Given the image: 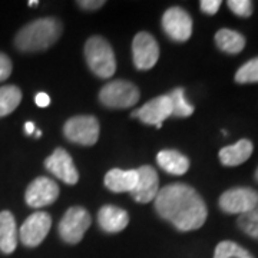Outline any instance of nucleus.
<instances>
[{
	"instance_id": "obj_10",
	"label": "nucleus",
	"mask_w": 258,
	"mask_h": 258,
	"mask_svg": "<svg viewBox=\"0 0 258 258\" xmlns=\"http://www.w3.org/2000/svg\"><path fill=\"white\" fill-rule=\"evenodd\" d=\"M134 64L139 71H148L157 64L159 59V46L155 37L148 32H139L132 42Z\"/></svg>"
},
{
	"instance_id": "obj_8",
	"label": "nucleus",
	"mask_w": 258,
	"mask_h": 258,
	"mask_svg": "<svg viewBox=\"0 0 258 258\" xmlns=\"http://www.w3.org/2000/svg\"><path fill=\"white\" fill-rule=\"evenodd\" d=\"M52 227V218L47 212L37 211L29 215L19 230V238L26 247H37L46 238Z\"/></svg>"
},
{
	"instance_id": "obj_3",
	"label": "nucleus",
	"mask_w": 258,
	"mask_h": 258,
	"mask_svg": "<svg viewBox=\"0 0 258 258\" xmlns=\"http://www.w3.org/2000/svg\"><path fill=\"white\" fill-rule=\"evenodd\" d=\"M85 57L88 66L96 76L108 79L115 75L116 59L113 49L106 39L101 36L89 37L85 45Z\"/></svg>"
},
{
	"instance_id": "obj_14",
	"label": "nucleus",
	"mask_w": 258,
	"mask_h": 258,
	"mask_svg": "<svg viewBox=\"0 0 258 258\" xmlns=\"http://www.w3.org/2000/svg\"><path fill=\"white\" fill-rule=\"evenodd\" d=\"M138 171V181L135 188L131 191L132 198L139 204H148L155 201L159 192V178L157 171L149 165L137 168Z\"/></svg>"
},
{
	"instance_id": "obj_17",
	"label": "nucleus",
	"mask_w": 258,
	"mask_h": 258,
	"mask_svg": "<svg viewBox=\"0 0 258 258\" xmlns=\"http://www.w3.org/2000/svg\"><path fill=\"white\" fill-rule=\"evenodd\" d=\"M254 145L249 139H240L234 145L221 148L218 157L222 165L225 166H238L248 161L249 157L252 155Z\"/></svg>"
},
{
	"instance_id": "obj_33",
	"label": "nucleus",
	"mask_w": 258,
	"mask_h": 258,
	"mask_svg": "<svg viewBox=\"0 0 258 258\" xmlns=\"http://www.w3.org/2000/svg\"><path fill=\"white\" fill-rule=\"evenodd\" d=\"M254 178H255V181L258 182V166H257V169H255V172H254Z\"/></svg>"
},
{
	"instance_id": "obj_11",
	"label": "nucleus",
	"mask_w": 258,
	"mask_h": 258,
	"mask_svg": "<svg viewBox=\"0 0 258 258\" xmlns=\"http://www.w3.org/2000/svg\"><path fill=\"white\" fill-rule=\"evenodd\" d=\"M131 116L138 118L147 125H155L157 128H161L164 120L172 116V102L169 95H161L152 101H148L144 106L132 112Z\"/></svg>"
},
{
	"instance_id": "obj_25",
	"label": "nucleus",
	"mask_w": 258,
	"mask_h": 258,
	"mask_svg": "<svg viewBox=\"0 0 258 258\" xmlns=\"http://www.w3.org/2000/svg\"><path fill=\"white\" fill-rule=\"evenodd\" d=\"M235 82L245 85V83H258V56L249 59L248 62L241 66L234 76Z\"/></svg>"
},
{
	"instance_id": "obj_31",
	"label": "nucleus",
	"mask_w": 258,
	"mask_h": 258,
	"mask_svg": "<svg viewBox=\"0 0 258 258\" xmlns=\"http://www.w3.org/2000/svg\"><path fill=\"white\" fill-rule=\"evenodd\" d=\"M25 132H26L28 135H32V134L35 132V123H33V122H26V123H25Z\"/></svg>"
},
{
	"instance_id": "obj_9",
	"label": "nucleus",
	"mask_w": 258,
	"mask_h": 258,
	"mask_svg": "<svg viewBox=\"0 0 258 258\" xmlns=\"http://www.w3.org/2000/svg\"><path fill=\"white\" fill-rule=\"evenodd\" d=\"M162 29L174 42H186L192 35V18L182 8H169L162 16Z\"/></svg>"
},
{
	"instance_id": "obj_7",
	"label": "nucleus",
	"mask_w": 258,
	"mask_h": 258,
	"mask_svg": "<svg viewBox=\"0 0 258 258\" xmlns=\"http://www.w3.org/2000/svg\"><path fill=\"white\" fill-rule=\"evenodd\" d=\"M218 205L225 214H238L254 210L258 205V191L249 186H235L221 194Z\"/></svg>"
},
{
	"instance_id": "obj_1",
	"label": "nucleus",
	"mask_w": 258,
	"mask_h": 258,
	"mask_svg": "<svg viewBox=\"0 0 258 258\" xmlns=\"http://www.w3.org/2000/svg\"><path fill=\"white\" fill-rule=\"evenodd\" d=\"M154 203L159 217L184 232L201 228L208 217V208L203 197L192 186L181 182L159 189Z\"/></svg>"
},
{
	"instance_id": "obj_23",
	"label": "nucleus",
	"mask_w": 258,
	"mask_h": 258,
	"mask_svg": "<svg viewBox=\"0 0 258 258\" xmlns=\"http://www.w3.org/2000/svg\"><path fill=\"white\" fill-rule=\"evenodd\" d=\"M214 258H254L248 249L234 241H221L214 251Z\"/></svg>"
},
{
	"instance_id": "obj_16",
	"label": "nucleus",
	"mask_w": 258,
	"mask_h": 258,
	"mask_svg": "<svg viewBox=\"0 0 258 258\" xmlns=\"http://www.w3.org/2000/svg\"><path fill=\"white\" fill-rule=\"evenodd\" d=\"M138 181L137 169H119L113 168L105 175V186L112 192H131Z\"/></svg>"
},
{
	"instance_id": "obj_26",
	"label": "nucleus",
	"mask_w": 258,
	"mask_h": 258,
	"mask_svg": "<svg viewBox=\"0 0 258 258\" xmlns=\"http://www.w3.org/2000/svg\"><path fill=\"white\" fill-rule=\"evenodd\" d=\"M227 5H228V9L238 18H249L254 12L252 2L249 0H230Z\"/></svg>"
},
{
	"instance_id": "obj_4",
	"label": "nucleus",
	"mask_w": 258,
	"mask_h": 258,
	"mask_svg": "<svg viewBox=\"0 0 258 258\" xmlns=\"http://www.w3.org/2000/svg\"><path fill=\"white\" fill-rule=\"evenodd\" d=\"M141 93L132 82L116 79L108 82L99 92V101L103 106L111 109H126L139 102Z\"/></svg>"
},
{
	"instance_id": "obj_20",
	"label": "nucleus",
	"mask_w": 258,
	"mask_h": 258,
	"mask_svg": "<svg viewBox=\"0 0 258 258\" xmlns=\"http://www.w3.org/2000/svg\"><path fill=\"white\" fill-rule=\"evenodd\" d=\"M215 45L224 53L238 55L245 47V37L237 30L222 28L215 33Z\"/></svg>"
},
{
	"instance_id": "obj_30",
	"label": "nucleus",
	"mask_w": 258,
	"mask_h": 258,
	"mask_svg": "<svg viewBox=\"0 0 258 258\" xmlns=\"http://www.w3.org/2000/svg\"><path fill=\"white\" fill-rule=\"evenodd\" d=\"M35 103L39 108H46V106L50 105V96L45 92H39L35 96Z\"/></svg>"
},
{
	"instance_id": "obj_6",
	"label": "nucleus",
	"mask_w": 258,
	"mask_h": 258,
	"mask_svg": "<svg viewBox=\"0 0 258 258\" xmlns=\"http://www.w3.org/2000/svg\"><path fill=\"white\" fill-rule=\"evenodd\" d=\"M92 218L89 212L82 207H72L64 212L63 218L59 222V235L68 244H78L82 240L85 232L91 227Z\"/></svg>"
},
{
	"instance_id": "obj_21",
	"label": "nucleus",
	"mask_w": 258,
	"mask_h": 258,
	"mask_svg": "<svg viewBox=\"0 0 258 258\" xmlns=\"http://www.w3.org/2000/svg\"><path fill=\"white\" fill-rule=\"evenodd\" d=\"M22 101V91L15 85H6L0 88V116L10 115Z\"/></svg>"
},
{
	"instance_id": "obj_5",
	"label": "nucleus",
	"mask_w": 258,
	"mask_h": 258,
	"mask_svg": "<svg viewBox=\"0 0 258 258\" xmlns=\"http://www.w3.org/2000/svg\"><path fill=\"white\" fill-rule=\"evenodd\" d=\"M63 134L71 142L91 147L99 139V122L91 115H79L66 120Z\"/></svg>"
},
{
	"instance_id": "obj_34",
	"label": "nucleus",
	"mask_w": 258,
	"mask_h": 258,
	"mask_svg": "<svg viewBox=\"0 0 258 258\" xmlns=\"http://www.w3.org/2000/svg\"><path fill=\"white\" fill-rule=\"evenodd\" d=\"M29 5L30 6H36V5H39V2H29Z\"/></svg>"
},
{
	"instance_id": "obj_19",
	"label": "nucleus",
	"mask_w": 258,
	"mask_h": 258,
	"mask_svg": "<svg viewBox=\"0 0 258 258\" xmlns=\"http://www.w3.org/2000/svg\"><path fill=\"white\" fill-rule=\"evenodd\" d=\"M158 165L171 175H184L189 169V159L175 149H164L157 155Z\"/></svg>"
},
{
	"instance_id": "obj_15",
	"label": "nucleus",
	"mask_w": 258,
	"mask_h": 258,
	"mask_svg": "<svg viewBox=\"0 0 258 258\" xmlns=\"http://www.w3.org/2000/svg\"><path fill=\"white\" fill-rule=\"evenodd\" d=\"M98 222L105 232L116 234L128 227L129 215L128 212L119 207L105 205L98 212Z\"/></svg>"
},
{
	"instance_id": "obj_18",
	"label": "nucleus",
	"mask_w": 258,
	"mask_h": 258,
	"mask_svg": "<svg viewBox=\"0 0 258 258\" xmlns=\"http://www.w3.org/2000/svg\"><path fill=\"white\" fill-rule=\"evenodd\" d=\"M18 227L16 220L10 211L0 212V251L12 254L18 247Z\"/></svg>"
},
{
	"instance_id": "obj_22",
	"label": "nucleus",
	"mask_w": 258,
	"mask_h": 258,
	"mask_svg": "<svg viewBox=\"0 0 258 258\" xmlns=\"http://www.w3.org/2000/svg\"><path fill=\"white\" fill-rule=\"evenodd\" d=\"M172 102V116L186 118L194 113V106L186 101L184 88H175L168 93Z\"/></svg>"
},
{
	"instance_id": "obj_12",
	"label": "nucleus",
	"mask_w": 258,
	"mask_h": 258,
	"mask_svg": "<svg viewBox=\"0 0 258 258\" xmlns=\"http://www.w3.org/2000/svg\"><path fill=\"white\" fill-rule=\"evenodd\" d=\"M59 197V186L52 178L39 176L32 181L25 192L26 204L32 208H42L53 204Z\"/></svg>"
},
{
	"instance_id": "obj_28",
	"label": "nucleus",
	"mask_w": 258,
	"mask_h": 258,
	"mask_svg": "<svg viewBox=\"0 0 258 258\" xmlns=\"http://www.w3.org/2000/svg\"><path fill=\"white\" fill-rule=\"evenodd\" d=\"M200 8L207 15H215L221 8V0H201Z\"/></svg>"
},
{
	"instance_id": "obj_32",
	"label": "nucleus",
	"mask_w": 258,
	"mask_h": 258,
	"mask_svg": "<svg viewBox=\"0 0 258 258\" xmlns=\"http://www.w3.org/2000/svg\"><path fill=\"white\" fill-rule=\"evenodd\" d=\"M40 137H42V131H39V129L35 131V138H40Z\"/></svg>"
},
{
	"instance_id": "obj_24",
	"label": "nucleus",
	"mask_w": 258,
	"mask_h": 258,
	"mask_svg": "<svg viewBox=\"0 0 258 258\" xmlns=\"http://www.w3.org/2000/svg\"><path fill=\"white\" fill-rule=\"evenodd\" d=\"M237 225L242 232H245L251 238L258 240V205L249 212L238 215Z\"/></svg>"
},
{
	"instance_id": "obj_29",
	"label": "nucleus",
	"mask_w": 258,
	"mask_h": 258,
	"mask_svg": "<svg viewBox=\"0 0 258 258\" xmlns=\"http://www.w3.org/2000/svg\"><path fill=\"white\" fill-rule=\"evenodd\" d=\"M78 5L82 8L83 10H96L101 9L105 5L103 0H83V2H78Z\"/></svg>"
},
{
	"instance_id": "obj_2",
	"label": "nucleus",
	"mask_w": 258,
	"mask_h": 258,
	"mask_svg": "<svg viewBox=\"0 0 258 258\" xmlns=\"http://www.w3.org/2000/svg\"><path fill=\"white\" fill-rule=\"evenodd\" d=\"M62 30V23L57 19H37L19 30L15 45L22 52H42L55 45Z\"/></svg>"
},
{
	"instance_id": "obj_13",
	"label": "nucleus",
	"mask_w": 258,
	"mask_h": 258,
	"mask_svg": "<svg viewBox=\"0 0 258 258\" xmlns=\"http://www.w3.org/2000/svg\"><path fill=\"white\" fill-rule=\"evenodd\" d=\"M45 168L52 175L59 178L64 184L75 185L79 181V172H78L71 155L64 151L63 148H56L53 154L46 158Z\"/></svg>"
},
{
	"instance_id": "obj_27",
	"label": "nucleus",
	"mask_w": 258,
	"mask_h": 258,
	"mask_svg": "<svg viewBox=\"0 0 258 258\" xmlns=\"http://www.w3.org/2000/svg\"><path fill=\"white\" fill-rule=\"evenodd\" d=\"M12 69H13V64H12L9 56L0 52V82H3L9 78Z\"/></svg>"
}]
</instances>
